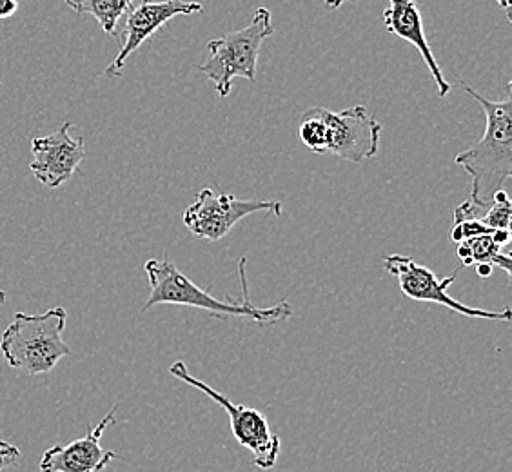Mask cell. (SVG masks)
I'll return each instance as SVG.
<instances>
[{"label": "cell", "instance_id": "6", "mask_svg": "<svg viewBox=\"0 0 512 472\" xmlns=\"http://www.w3.org/2000/svg\"><path fill=\"white\" fill-rule=\"evenodd\" d=\"M169 373L178 378L180 382L202 391L215 404L220 405L226 411L235 440L251 453L256 467H260L264 471H269V469L275 467L280 451H282V442L273 433L271 425L267 422L266 414L251 409V407H246V405L231 402L227 396L215 391L211 385H207L206 382L191 376L184 362H175L169 367Z\"/></svg>", "mask_w": 512, "mask_h": 472}, {"label": "cell", "instance_id": "13", "mask_svg": "<svg viewBox=\"0 0 512 472\" xmlns=\"http://www.w3.org/2000/svg\"><path fill=\"white\" fill-rule=\"evenodd\" d=\"M458 256L463 266L500 267L511 278L512 260L509 249H503L493 240V235L478 236L458 244Z\"/></svg>", "mask_w": 512, "mask_h": 472}, {"label": "cell", "instance_id": "9", "mask_svg": "<svg viewBox=\"0 0 512 472\" xmlns=\"http://www.w3.org/2000/svg\"><path fill=\"white\" fill-rule=\"evenodd\" d=\"M204 6L200 2H186V0H166V2H142L140 6H133L128 11L126 24L122 30V44L119 55L109 64L104 75L109 79H117L122 75V68L126 60L135 51L151 39L160 28H164L169 20L178 15H195L202 13Z\"/></svg>", "mask_w": 512, "mask_h": 472}, {"label": "cell", "instance_id": "23", "mask_svg": "<svg viewBox=\"0 0 512 472\" xmlns=\"http://www.w3.org/2000/svg\"><path fill=\"white\" fill-rule=\"evenodd\" d=\"M0 88H2V82H0Z\"/></svg>", "mask_w": 512, "mask_h": 472}, {"label": "cell", "instance_id": "12", "mask_svg": "<svg viewBox=\"0 0 512 472\" xmlns=\"http://www.w3.org/2000/svg\"><path fill=\"white\" fill-rule=\"evenodd\" d=\"M382 19L387 30L420 51L425 66L431 71L436 82V95L440 99L447 97L451 91V84L445 79L444 71L440 68L425 37L424 20H422L418 0H389V8L384 11Z\"/></svg>", "mask_w": 512, "mask_h": 472}, {"label": "cell", "instance_id": "17", "mask_svg": "<svg viewBox=\"0 0 512 472\" xmlns=\"http://www.w3.org/2000/svg\"><path fill=\"white\" fill-rule=\"evenodd\" d=\"M20 462L19 447H15L13 443L0 440V472L8 469L11 465H17Z\"/></svg>", "mask_w": 512, "mask_h": 472}, {"label": "cell", "instance_id": "21", "mask_svg": "<svg viewBox=\"0 0 512 472\" xmlns=\"http://www.w3.org/2000/svg\"><path fill=\"white\" fill-rule=\"evenodd\" d=\"M476 273H478V276H482V278H489V276L493 275V267L476 266Z\"/></svg>", "mask_w": 512, "mask_h": 472}, {"label": "cell", "instance_id": "2", "mask_svg": "<svg viewBox=\"0 0 512 472\" xmlns=\"http://www.w3.org/2000/svg\"><path fill=\"white\" fill-rule=\"evenodd\" d=\"M463 89L483 108L485 133L473 148L454 157L471 177V198L476 204H491L512 177V89L507 84L503 100H489L463 82Z\"/></svg>", "mask_w": 512, "mask_h": 472}, {"label": "cell", "instance_id": "11", "mask_svg": "<svg viewBox=\"0 0 512 472\" xmlns=\"http://www.w3.org/2000/svg\"><path fill=\"white\" fill-rule=\"evenodd\" d=\"M119 405L111 407L99 425L91 429L84 438H79L68 445H53L40 460L42 472H100L119 456L100 445V438L109 425L117 422Z\"/></svg>", "mask_w": 512, "mask_h": 472}, {"label": "cell", "instance_id": "1", "mask_svg": "<svg viewBox=\"0 0 512 472\" xmlns=\"http://www.w3.org/2000/svg\"><path fill=\"white\" fill-rule=\"evenodd\" d=\"M144 269L149 280V296L146 304L142 305V313H146L155 305H186V307L202 309L209 315L220 316V318L222 316L247 318L262 327L280 324L293 315V305L287 300H282L280 304L271 305V307H258L251 302L246 280V256H242L238 264V276L244 291V298L238 302L231 296H227L226 300H220L209 295L202 287L193 284L188 276L180 273L178 267L169 260L168 255L162 258H151L146 262Z\"/></svg>", "mask_w": 512, "mask_h": 472}, {"label": "cell", "instance_id": "10", "mask_svg": "<svg viewBox=\"0 0 512 472\" xmlns=\"http://www.w3.org/2000/svg\"><path fill=\"white\" fill-rule=\"evenodd\" d=\"M71 128L73 124L64 122L62 128L51 135L31 140L33 160L30 169L42 186L55 189L66 184L86 157L84 140L82 137H71Z\"/></svg>", "mask_w": 512, "mask_h": 472}, {"label": "cell", "instance_id": "7", "mask_svg": "<svg viewBox=\"0 0 512 472\" xmlns=\"http://www.w3.org/2000/svg\"><path fill=\"white\" fill-rule=\"evenodd\" d=\"M255 213L282 215L278 200H242L235 195H217L211 189H202L197 200L184 211V226L191 235L207 242H217L237 226L240 220Z\"/></svg>", "mask_w": 512, "mask_h": 472}, {"label": "cell", "instance_id": "18", "mask_svg": "<svg viewBox=\"0 0 512 472\" xmlns=\"http://www.w3.org/2000/svg\"><path fill=\"white\" fill-rule=\"evenodd\" d=\"M19 10V0H0V20L10 19Z\"/></svg>", "mask_w": 512, "mask_h": 472}, {"label": "cell", "instance_id": "4", "mask_svg": "<svg viewBox=\"0 0 512 472\" xmlns=\"http://www.w3.org/2000/svg\"><path fill=\"white\" fill-rule=\"evenodd\" d=\"M68 313L64 307H51L46 313H17L0 336V353L6 362L28 376L50 373L64 356L71 354L62 333Z\"/></svg>", "mask_w": 512, "mask_h": 472}, {"label": "cell", "instance_id": "19", "mask_svg": "<svg viewBox=\"0 0 512 472\" xmlns=\"http://www.w3.org/2000/svg\"><path fill=\"white\" fill-rule=\"evenodd\" d=\"M345 2H353V0H324V4L329 10H338L344 6Z\"/></svg>", "mask_w": 512, "mask_h": 472}, {"label": "cell", "instance_id": "5", "mask_svg": "<svg viewBox=\"0 0 512 472\" xmlns=\"http://www.w3.org/2000/svg\"><path fill=\"white\" fill-rule=\"evenodd\" d=\"M275 33L271 11L258 8L251 24L242 30L231 31L207 42L209 57L197 68L213 82L222 99L229 97L233 80H256V64L262 44Z\"/></svg>", "mask_w": 512, "mask_h": 472}, {"label": "cell", "instance_id": "3", "mask_svg": "<svg viewBox=\"0 0 512 472\" xmlns=\"http://www.w3.org/2000/svg\"><path fill=\"white\" fill-rule=\"evenodd\" d=\"M384 126L369 115L365 106L333 111L313 108L304 113L298 137L318 155H336L353 164H364L380 151Z\"/></svg>", "mask_w": 512, "mask_h": 472}, {"label": "cell", "instance_id": "8", "mask_svg": "<svg viewBox=\"0 0 512 472\" xmlns=\"http://www.w3.org/2000/svg\"><path fill=\"white\" fill-rule=\"evenodd\" d=\"M384 267L387 273L398 282L407 298L416 302H429V304L444 305L458 315L469 318H482V320H498V322H511L512 311L505 307L503 311H485L478 307L462 304L454 296L447 293V289L453 286L458 275L447 276L440 280L429 267L420 266L413 258L404 255L385 256Z\"/></svg>", "mask_w": 512, "mask_h": 472}, {"label": "cell", "instance_id": "14", "mask_svg": "<svg viewBox=\"0 0 512 472\" xmlns=\"http://www.w3.org/2000/svg\"><path fill=\"white\" fill-rule=\"evenodd\" d=\"M69 8L80 15H93L106 35H117V26L138 0H64ZM151 2V0H142Z\"/></svg>", "mask_w": 512, "mask_h": 472}, {"label": "cell", "instance_id": "15", "mask_svg": "<svg viewBox=\"0 0 512 472\" xmlns=\"http://www.w3.org/2000/svg\"><path fill=\"white\" fill-rule=\"evenodd\" d=\"M512 204L505 189L494 195L487 215L480 220L482 224L494 231H511Z\"/></svg>", "mask_w": 512, "mask_h": 472}, {"label": "cell", "instance_id": "22", "mask_svg": "<svg viewBox=\"0 0 512 472\" xmlns=\"http://www.w3.org/2000/svg\"><path fill=\"white\" fill-rule=\"evenodd\" d=\"M6 304V293L0 289V305Z\"/></svg>", "mask_w": 512, "mask_h": 472}, {"label": "cell", "instance_id": "16", "mask_svg": "<svg viewBox=\"0 0 512 472\" xmlns=\"http://www.w3.org/2000/svg\"><path fill=\"white\" fill-rule=\"evenodd\" d=\"M493 233L494 229L485 226L480 220H465L460 224H454L453 231H451V240L456 244H462L465 240L483 235H493Z\"/></svg>", "mask_w": 512, "mask_h": 472}, {"label": "cell", "instance_id": "20", "mask_svg": "<svg viewBox=\"0 0 512 472\" xmlns=\"http://www.w3.org/2000/svg\"><path fill=\"white\" fill-rule=\"evenodd\" d=\"M496 4L505 11V15H507V20L511 22V0H496Z\"/></svg>", "mask_w": 512, "mask_h": 472}]
</instances>
